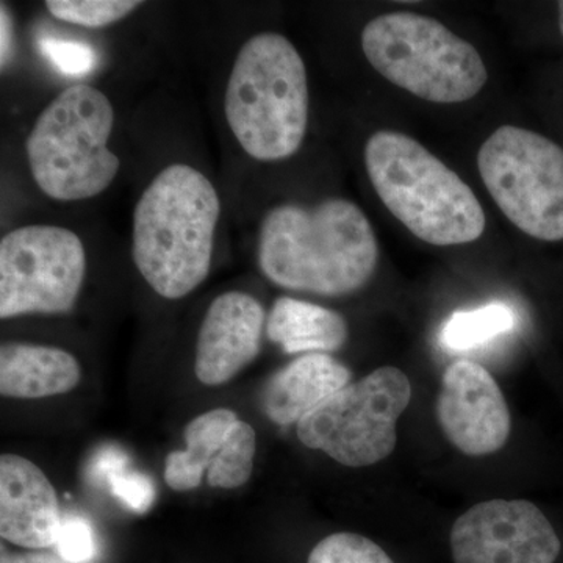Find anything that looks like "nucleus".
<instances>
[{
	"label": "nucleus",
	"instance_id": "1",
	"mask_svg": "<svg viewBox=\"0 0 563 563\" xmlns=\"http://www.w3.org/2000/svg\"><path fill=\"white\" fill-rule=\"evenodd\" d=\"M377 262L372 224L347 199L329 198L312 207L280 203L258 229V268L285 290L350 295L368 284Z\"/></svg>",
	"mask_w": 563,
	"mask_h": 563
},
{
	"label": "nucleus",
	"instance_id": "2",
	"mask_svg": "<svg viewBox=\"0 0 563 563\" xmlns=\"http://www.w3.org/2000/svg\"><path fill=\"white\" fill-rule=\"evenodd\" d=\"M221 201L199 169L166 166L141 192L132 220V258L165 299L195 291L210 273Z\"/></svg>",
	"mask_w": 563,
	"mask_h": 563
},
{
	"label": "nucleus",
	"instance_id": "3",
	"mask_svg": "<svg viewBox=\"0 0 563 563\" xmlns=\"http://www.w3.org/2000/svg\"><path fill=\"white\" fill-rule=\"evenodd\" d=\"M224 113L254 161H287L299 151L309 125V84L291 41L263 32L243 44L229 74Z\"/></svg>",
	"mask_w": 563,
	"mask_h": 563
},
{
	"label": "nucleus",
	"instance_id": "4",
	"mask_svg": "<svg viewBox=\"0 0 563 563\" xmlns=\"http://www.w3.org/2000/svg\"><path fill=\"white\" fill-rule=\"evenodd\" d=\"M365 165L380 201L422 242L454 246L483 235L485 213L472 188L412 136L374 133Z\"/></svg>",
	"mask_w": 563,
	"mask_h": 563
},
{
	"label": "nucleus",
	"instance_id": "5",
	"mask_svg": "<svg viewBox=\"0 0 563 563\" xmlns=\"http://www.w3.org/2000/svg\"><path fill=\"white\" fill-rule=\"evenodd\" d=\"M114 125L110 99L91 85H70L44 107L27 136L33 180L47 198H96L117 179L121 162L109 143Z\"/></svg>",
	"mask_w": 563,
	"mask_h": 563
},
{
	"label": "nucleus",
	"instance_id": "6",
	"mask_svg": "<svg viewBox=\"0 0 563 563\" xmlns=\"http://www.w3.org/2000/svg\"><path fill=\"white\" fill-rule=\"evenodd\" d=\"M362 49L380 76L429 102L470 101L488 79L472 43L421 14L374 18L363 29Z\"/></svg>",
	"mask_w": 563,
	"mask_h": 563
},
{
	"label": "nucleus",
	"instance_id": "7",
	"mask_svg": "<svg viewBox=\"0 0 563 563\" xmlns=\"http://www.w3.org/2000/svg\"><path fill=\"white\" fill-rule=\"evenodd\" d=\"M410 399L409 377L384 366L336 391L296 424V433L303 446L344 466H372L395 451L396 422Z\"/></svg>",
	"mask_w": 563,
	"mask_h": 563
},
{
	"label": "nucleus",
	"instance_id": "8",
	"mask_svg": "<svg viewBox=\"0 0 563 563\" xmlns=\"http://www.w3.org/2000/svg\"><path fill=\"white\" fill-rule=\"evenodd\" d=\"M477 166L507 220L543 242L563 240V150L540 133L503 125L481 146Z\"/></svg>",
	"mask_w": 563,
	"mask_h": 563
},
{
	"label": "nucleus",
	"instance_id": "9",
	"mask_svg": "<svg viewBox=\"0 0 563 563\" xmlns=\"http://www.w3.org/2000/svg\"><path fill=\"white\" fill-rule=\"evenodd\" d=\"M87 274V252L60 225H22L0 242V318L68 313Z\"/></svg>",
	"mask_w": 563,
	"mask_h": 563
},
{
	"label": "nucleus",
	"instance_id": "10",
	"mask_svg": "<svg viewBox=\"0 0 563 563\" xmlns=\"http://www.w3.org/2000/svg\"><path fill=\"white\" fill-rule=\"evenodd\" d=\"M561 548L553 525L525 499L476 504L451 531L455 563H554Z\"/></svg>",
	"mask_w": 563,
	"mask_h": 563
},
{
	"label": "nucleus",
	"instance_id": "11",
	"mask_svg": "<svg viewBox=\"0 0 563 563\" xmlns=\"http://www.w3.org/2000/svg\"><path fill=\"white\" fill-rule=\"evenodd\" d=\"M435 412L444 437L472 457L501 450L512 429L501 388L483 365L472 361L448 366Z\"/></svg>",
	"mask_w": 563,
	"mask_h": 563
},
{
	"label": "nucleus",
	"instance_id": "12",
	"mask_svg": "<svg viewBox=\"0 0 563 563\" xmlns=\"http://www.w3.org/2000/svg\"><path fill=\"white\" fill-rule=\"evenodd\" d=\"M265 309L254 296L228 291L210 303L196 342L195 374L207 387L229 383L261 352Z\"/></svg>",
	"mask_w": 563,
	"mask_h": 563
},
{
	"label": "nucleus",
	"instance_id": "13",
	"mask_svg": "<svg viewBox=\"0 0 563 563\" xmlns=\"http://www.w3.org/2000/svg\"><path fill=\"white\" fill-rule=\"evenodd\" d=\"M57 492L35 463L0 457V536L25 550L55 547L62 526Z\"/></svg>",
	"mask_w": 563,
	"mask_h": 563
},
{
	"label": "nucleus",
	"instance_id": "14",
	"mask_svg": "<svg viewBox=\"0 0 563 563\" xmlns=\"http://www.w3.org/2000/svg\"><path fill=\"white\" fill-rule=\"evenodd\" d=\"M352 373L329 354H306L288 363L265 385L263 412L279 426L298 424L303 417L351 384Z\"/></svg>",
	"mask_w": 563,
	"mask_h": 563
},
{
	"label": "nucleus",
	"instance_id": "15",
	"mask_svg": "<svg viewBox=\"0 0 563 563\" xmlns=\"http://www.w3.org/2000/svg\"><path fill=\"white\" fill-rule=\"evenodd\" d=\"M79 362L60 347L3 343L0 347V393L5 398L41 399L74 390Z\"/></svg>",
	"mask_w": 563,
	"mask_h": 563
},
{
	"label": "nucleus",
	"instance_id": "16",
	"mask_svg": "<svg viewBox=\"0 0 563 563\" xmlns=\"http://www.w3.org/2000/svg\"><path fill=\"white\" fill-rule=\"evenodd\" d=\"M266 335L287 354H331L347 342V324L331 309L282 296L266 320Z\"/></svg>",
	"mask_w": 563,
	"mask_h": 563
},
{
	"label": "nucleus",
	"instance_id": "17",
	"mask_svg": "<svg viewBox=\"0 0 563 563\" xmlns=\"http://www.w3.org/2000/svg\"><path fill=\"white\" fill-rule=\"evenodd\" d=\"M239 421L233 410L213 409L188 422L184 431L187 450L174 451L166 457V485L174 492L198 488L203 473L217 461L229 433Z\"/></svg>",
	"mask_w": 563,
	"mask_h": 563
},
{
	"label": "nucleus",
	"instance_id": "18",
	"mask_svg": "<svg viewBox=\"0 0 563 563\" xmlns=\"http://www.w3.org/2000/svg\"><path fill=\"white\" fill-rule=\"evenodd\" d=\"M92 479L106 481L111 495L136 514H146L154 506L155 485L146 474L129 470V457L121 448L106 446L92 457Z\"/></svg>",
	"mask_w": 563,
	"mask_h": 563
},
{
	"label": "nucleus",
	"instance_id": "19",
	"mask_svg": "<svg viewBox=\"0 0 563 563\" xmlns=\"http://www.w3.org/2000/svg\"><path fill=\"white\" fill-rule=\"evenodd\" d=\"M515 314L506 303L493 302L479 309L451 314L444 322L440 340L451 351H468L483 346L503 333L512 331Z\"/></svg>",
	"mask_w": 563,
	"mask_h": 563
},
{
	"label": "nucleus",
	"instance_id": "20",
	"mask_svg": "<svg viewBox=\"0 0 563 563\" xmlns=\"http://www.w3.org/2000/svg\"><path fill=\"white\" fill-rule=\"evenodd\" d=\"M257 453V433L247 422L240 420L233 426L224 446L211 463L207 481L210 487L233 490L251 479Z\"/></svg>",
	"mask_w": 563,
	"mask_h": 563
},
{
	"label": "nucleus",
	"instance_id": "21",
	"mask_svg": "<svg viewBox=\"0 0 563 563\" xmlns=\"http://www.w3.org/2000/svg\"><path fill=\"white\" fill-rule=\"evenodd\" d=\"M143 5L140 0H47L46 9L55 20L88 29L117 24Z\"/></svg>",
	"mask_w": 563,
	"mask_h": 563
},
{
	"label": "nucleus",
	"instance_id": "22",
	"mask_svg": "<svg viewBox=\"0 0 563 563\" xmlns=\"http://www.w3.org/2000/svg\"><path fill=\"white\" fill-rule=\"evenodd\" d=\"M307 563H395L379 544L352 532H336L313 548Z\"/></svg>",
	"mask_w": 563,
	"mask_h": 563
},
{
	"label": "nucleus",
	"instance_id": "23",
	"mask_svg": "<svg viewBox=\"0 0 563 563\" xmlns=\"http://www.w3.org/2000/svg\"><path fill=\"white\" fill-rule=\"evenodd\" d=\"M41 49L55 68L68 76H85L98 63L96 51L79 41L44 38L41 41Z\"/></svg>",
	"mask_w": 563,
	"mask_h": 563
},
{
	"label": "nucleus",
	"instance_id": "24",
	"mask_svg": "<svg viewBox=\"0 0 563 563\" xmlns=\"http://www.w3.org/2000/svg\"><path fill=\"white\" fill-rule=\"evenodd\" d=\"M55 548L66 563H90L98 551L92 526L73 515L63 518Z\"/></svg>",
	"mask_w": 563,
	"mask_h": 563
},
{
	"label": "nucleus",
	"instance_id": "25",
	"mask_svg": "<svg viewBox=\"0 0 563 563\" xmlns=\"http://www.w3.org/2000/svg\"><path fill=\"white\" fill-rule=\"evenodd\" d=\"M13 16H11L5 3H2L0 5V63H2V68H5L7 63L10 62L11 51H13Z\"/></svg>",
	"mask_w": 563,
	"mask_h": 563
},
{
	"label": "nucleus",
	"instance_id": "26",
	"mask_svg": "<svg viewBox=\"0 0 563 563\" xmlns=\"http://www.w3.org/2000/svg\"><path fill=\"white\" fill-rule=\"evenodd\" d=\"M0 563H66L60 555L44 550H33L29 553H13L2 544Z\"/></svg>",
	"mask_w": 563,
	"mask_h": 563
},
{
	"label": "nucleus",
	"instance_id": "27",
	"mask_svg": "<svg viewBox=\"0 0 563 563\" xmlns=\"http://www.w3.org/2000/svg\"><path fill=\"white\" fill-rule=\"evenodd\" d=\"M559 25L563 35V2L559 3Z\"/></svg>",
	"mask_w": 563,
	"mask_h": 563
}]
</instances>
